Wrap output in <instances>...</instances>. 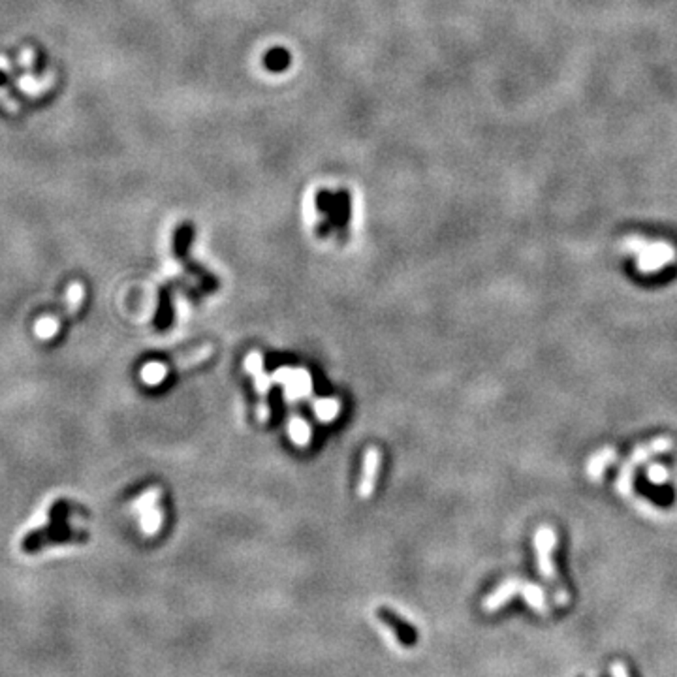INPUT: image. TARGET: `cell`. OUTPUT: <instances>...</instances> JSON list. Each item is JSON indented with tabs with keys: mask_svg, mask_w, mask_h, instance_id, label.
Instances as JSON below:
<instances>
[{
	"mask_svg": "<svg viewBox=\"0 0 677 677\" xmlns=\"http://www.w3.org/2000/svg\"><path fill=\"white\" fill-rule=\"evenodd\" d=\"M671 446H673V440L670 437H659V439L651 440L648 444L638 446L630 453V458L624 461L623 467H621L617 484H615V489H617L619 493L623 495V497H630L632 495V476H634L636 467L642 463H648L653 456L666 453L668 450H671Z\"/></svg>",
	"mask_w": 677,
	"mask_h": 677,
	"instance_id": "cell-1",
	"label": "cell"
},
{
	"mask_svg": "<svg viewBox=\"0 0 677 677\" xmlns=\"http://www.w3.org/2000/svg\"><path fill=\"white\" fill-rule=\"evenodd\" d=\"M624 249L634 250L640 254L638 268L642 273H657L659 269L666 268L668 264L676 260V250L666 243H648L642 238H630L624 243Z\"/></svg>",
	"mask_w": 677,
	"mask_h": 677,
	"instance_id": "cell-2",
	"label": "cell"
},
{
	"mask_svg": "<svg viewBox=\"0 0 677 677\" xmlns=\"http://www.w3.org/2000/svg\"><path fill=\"white\" fill-rule=\"evenodd\" d=\"M557 546V535L552 527H540L535 535V549L536 561H538V572L544 580H547L553 585L559 583V576L552 561V552Z\"/></svg>",
	"mask_w": 677,
	"mask_h": 677,
	"instance_id": "cell-3",
	"label": "cell"
},
{
	"mask_svg": "<svg viewBox=\"0 0 677 677\" xmlns=\"http://www.w3.org/2000/svg\"><path fill=\"white\" fill-rule=\"evenodd\" d=\"M376 617L381 619L382 623L388 624V627L392 629V632L395 634V638H397V642L401 643V645L410 648V645H414V643H416L418 634H416V630H414V627H412L410 623H406L404 619L399 617L397 613L393 612V610H390V608L386 606H381L378 610H376Z\"/></svg>",
	"mask_w": 677,
	"mask_h": 677,
	"instance_id": "cell-4",
	"label": "cell"
},
{
	"mask_svg": "<svg viewBox=\"0 0 677 677\" xmlns=\"http://www.w3.org/2000/svg\"><path fill=\"white\" fill-rule=\"evenodd\" d=\"M378 470H381V450L378 448H369L365 451L363 458V476L357 487V495L360 499H369L374 491L376 486V478H378Z\"/></svg>",
	"mask_w": 677,
	"mask_h": 677,
	"instance_id": "cell-5",
	"label": "cell"
},
{
	"mask_svg": "<svg viewBox=\"0 0 677 677\" xmlns=\"http://www.w3.org/2000/svg\"><path fill=\"white\" fill-rule=\"evenodd\" d=\"M521 587L523 580H519V577H508V580H505L499 587L495 589L493 593L484 600V610L486 612H497V610L505 606L508 600L514 599L516 594H521Z\"/></svg>",
	"mask_w": 677,
	"mask_h": 677,
	"instance_id": "cell-6",
	"label": "cell"
},
{
	"mask_svg": "<svg viewBox=\"0 0 677 677\" xmlns=\"http://www.w3.org/2000/svg\"><path fill=\"white\" fill-rule=\"evenodd\" d=\"M613 461H617V451H615V448H612V446H606V448H602V450L596 451L593 458L589 459L587 469H585L587 470L589 478L594 481H599L600 478L604 476V472H606L608 465H612Z\"/></svg>",
	"mask_w": 677,
	"mask_h": 677,
	"instance_id": "cell-7",
	"label": "cell"
},
{
	"mask_svg": "<svg viewBox=\"0 0 677 677\" xmlns=\"http://www.w3.org/2000/svg\"><path fill=\"white\" fill-rule=\"evenodd\" d=\"M521 596H523V600H525V602H527V604H529V606L535 610V612L547 613L546 593H544V589L538 587L536 583L523 582Z\"/></svg>",
	"mask_w": 677,
	"mask_h": 677,
	"instance_id": "cell-8",
	"label": "cell"
},
{
	"mask_svg": "<svg viewBox=\"0 0 677 677\" xmlns=\"http://www.w3.org/2000/svg\"><path fill=\"white\" fill-rule=\"evenodd\" d=\"M211 354H213V346L203 345L202 348H198V350L191 352V354H186V356L173 360L172 369H175V371H184V369L192 367V365H198V363H202L203 360H207Z\"/></svg>",
	"mask_w": 677,
	"mask_h": 677,
	"instance_id": "cell-9",
	"label": "cell"
},
{
	"mask_svg": "<svg viewBox=\"0 0 677 677\" xmlns=\"http://www.w3.org/2000/svg\"><path fill=\"white\" fill-rule=\"evenodd\" d=\"M167 374V365L166 363H158V362H153V363H147L145 367H143V371H142V376H143V381L147 382V384H151V386H155V384H160L162 381H164V376Z\"/></svg>",
	"mask_w": 677,
	"mask_h": 677,
	"instance_id": "cell-10",
	"label": "cell"
},
{
	"mask_svg": "<svg viewBox=\"0 0 677 677\" xmlns=\"http://www.w3.org/2000/svg\"><path fill=\"white\" fill-rule=\"evenodd\" d=\"M160 523H162V514L158 508L151 506V508H147V510L143 512V531H145L147 535H155L156 531H158V527H160Z\"/></svg>",
	"mask_w": 677,
	"mask_h": 677,
	"instance_id": "cell-11",
	"label": "cell"
},
{
	"mask_svg": "<svg viewBox=\"0 0 677 677\" xmlns=\"http://www.w3.org/2000/svg\"><path fill=\"white\" fill-rule=\"evenodd\" d=\"M290 433L297 444L305 446L307 442H309V428H307V423H305L303 420H299V418H294V420H292Z\"/></svg>",
	"mask_w": 677,
	"mask_h": 677,
	"instance_id": "cell-12",
	"label": "cell"
},
{
	"mask_svg": "<svg viewBox=\"0 0 677 677\" xmlns=\"http://www.w3.org/2000/svg\"><path fill=\"white\" fill-rule=\"evenodd\" d=\"M648 476L655 486H662V484H666V480H668V470H666L662 465L653 463V465H649Z\"/></svg>",
	"mask_w": 677,
	"mask_h": 677,
	"instance_id": "cell-13",
	"label": "cell"
},
{
	"mask_svg": "<svg viewBox=\"0 0 677 677\" xmlns=\"http://www.w3.org/2000/svg\"><path fill=\"white\" fill-rule=\"evenodd\" d=\"M610 671H612V677H630L623 662H613L612 668H610Z\"/></svg>",
	"mask_w": 677,
	"mask_h": 677,
	"instance_id": "cell-14",
	"label": "cell"
}]
</instances>
